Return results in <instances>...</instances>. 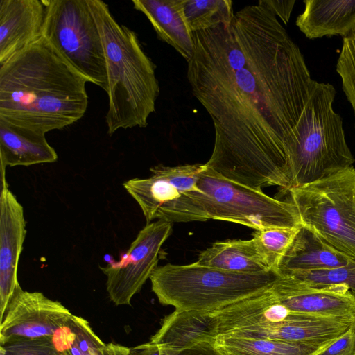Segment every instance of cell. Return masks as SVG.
I'll list each match as a JSON object with an SVG mask.
<instances>
[{
  "instance_id": "cell-34",
  "label": "cell",
  "mask_w": 355,
  "mask_h": 355,
  "mask_svg": "<svg viewBox=\"0 0 355 355\" xmlns=\"http://www.w3.org/2000/svg\"><path fill=\"white\" fill-rule=\"evenodd\" d=\"M161 349H162V355H168V352H166V350H165L164 349H162V348H161Z\"/></svg>"
},
{
  "instance_id": "cell-16",
  "label": "cell",
  "mask_w": 355,
  "mask_h": 355,
  "mask_svg": "<svg viewBox=\"0 0 355 355\" xmlns=\"http://www.w3.org/2000/svg\"><path fill=\"white\" fill-rule=\"evenodd\" d=\"M350 257L331 246L302 225L282 257L276 272L279 276L346 266Z\"/></svg>"
},
{
  "instance_id": "cell-6",
  "label": "cell",
  "mask_w": 355,
  "mask_h": 355,
  "mask_svg": "<svg viewBox=\"0 0 355 355\" xmlns=\"http://www.w3.org/2000/svg\"><path fill=\"white\" fill-rule=\"evenodd\" d=\"M301 225L338 250L355 257V168L288 191Z\"/></svg>"
},
{
  "instance_id": "cell-24",
  "label": "cell",
  "mask_w": 355,
  "mask_h": 355,
  "mask_svg": "<svg viewBox=\"0 0 355 355\" xmlns=\"http://www.w3.org/2000/svg\"><path fill=\"white\" fill-rule=\"evenodd\" d=\"M74 333L68 342V355H103L105 344L96 335L89 322L73 315L69 320Z\"/></svg>"
},
{
  "instance_id": "cell-14",
  "label": "cell",
  "mask_w": 355,
  "mask_h": 355,
  "mask_svg": "<svg viewBox=\"0 0 355 355\" xmlns=\"http://www.w3.org/2000/svg\"><path fill=\"white\" fill-rule=\"evenodd\" d=\"M44 0H0V64L42 37Z\"/></svg>"
},
{
  "instance_id": "cell-19",
  "label": "cell",
  "mask_w": 355,
  "mask_h": 355,
  "mask_svg": "<svg viewBox=\"0 0 355 355\" xmlns=\"http://www.w3.org/2000/svg\"><path fill=\"white\" fill-rule=\"evenodd\" d=\"M296 26L309 39L349 36L355 31V0H306Z\"/></svg>"
},
{
  "instance_id": "cell-25",
  "label": "cell",
  "mask_w": 355,
  "mask_h": 355,
  "mask_svg": "<svg viewBox=\"0 0 355 355\" xmlns=\"http://www.w3.org/2000/svg\"><path fill=\"white\" fill-rule=\"evenodd\" d=\"M288 277H293L313 285H345L355 298V257L344 266L329 270L298 272Z\"/></svg>"
},
{
  "instance_id": "cell-8",
  "label": "cell",
  "mask_w": 355,
  "mask_h": 355,
  "mask_svg": "<svg viewBox=\"0 0 355 355\" xmlns=\"http://www.w3.org/2000/svg\"><path fill=\"white\" fill-rule=\"evenodd\" d=\"M205 164L150 168L147 178H133L123 186L139 205L146 224L153 220L171 223L207 220L203 205L205 193L198 186Z\"/></svg>"
},
{
  "instance_id": "cell-26",
  "label": "cell",
  "mask_w": 355,
  "mask_h": 355,
  "mask_svg": "<svg viewBox=\"0 0 355 355\" xmlns=\"http://www.w3.org/2000/svg\"><path fill=\"white\" fill-rule=\"evenodd\" d=\"M336 71L341 79L343 90L355 115V37L343 38L336 63Z\"/></svg>"
},
{
  "instance_id": "cell-18",
  "label": "cell",
  "mask_w": 355,
  "mask_h": 355,
  "mask_svg": "<svg viewBox=\"0 0 355 355\" xmlns=\"http://www.w3.org/2000/svg\"><path fill=\"white\" fill-rule=\"evenodd\" d=\"M185 0H133L135 10L149 20L159 40L188 62L194 52L193 33L185 17Z\"/></svg>"
},
{
  "instance_id": "cell-3",
  "label": "cell",
  "mask_w": 355,
  "mask_h": 355,
  "mask_svg": "<svg viewBox=\"0 0 355 355\" xmlns=\"http://www.w3.org/2000/svg\"><path fill=\"white\" fill-rule=\"evenodd\" d=\"M87 1L106 59L107 134L112 136L121 129L146 128L159 94L156 67L143 49L137 33L119 24L106 3Z\"/></svg>"
},
{
  "instance_id": "cell-29",
  "label": "cell",
  "mask_w": 355,
  "mask_h": 355,
  "mask_svg": "<svg viewBox=\"0 0 355 355\" xmlns=\"http://www.w3.org/2000/svg\"><path fill=\"white\" fill-rule=\"evenodd\" d=\"M259 1L266 6L277 17H279L285 25L288 24L295 3V0H260Z\"/></svg>"
},
{
  "instance_id": "cell-20",
  "label": "cell",
  "mask_w": 355,
  "mask_h": 355,
  "mask_svg": "<svg viewBox=\"0 0 355 355\" xmlns=\"http://www.w3.org/2000/svg\"><path fill=\"white\" fill-rule=\"evenodd\" d=\"M196 262L203 266L238 273L270 271L259 257L252 239L214 242L200 253Z\"/></svg>"
},
{
  "instance_id": "cell-36",
  "label": "cell",
  "mask_w": 355,
  "mask_h": 355,
  "mask_svg": "<svg viewBox=\"0 0 355 355\" xmlns=\"http://www.w3.org/2000/svg\"><path fill=\"white\" fill-rule=\"evenodd\" d=\"M349 36L355 37V31Z\"/></svg>"
},
{
  "instance_id": "cell-27",
  "label": "cell",
  "mask_w": 355,
  "mask_h": 355,
  "mask_svg": "<svg viewBox=\"0 0 355 355\" xmlns=\"http://www.w3.org/2000/svg\"><path fill=\"white\" fill-rule=\"evenodd\" d=\"M1 355H59L51 337L18 339L0 346Z\"/></svg>"
},
{
  "instance_id": "cell-33",
  "label": "cell",
  "mask_w": 355,
  "mask_h": 355,
  "mask_svg": "<svg viewBox=\"0 0 355 355\" xmlns=\"http://www.w3.org/2000/svg\"><path fill=\"white\" fill-rule=\"evenodd\" d=\"M350 329L353 333V337H354V348H353V351H354V354L355 355V315L354 317V319L352 320V322L351 324V326H350Z\"/></svg>"
},
{
  "instance_id": "cell-13",
  "label": "cell",
  "mask_w": 355,
  "mask_h": 355,
  "mask_svg": "<svg viewBox=\"0 0 355 355\" xmlns=\"http://www.w3.org/2000/svg\"><path fill=\"white\" fill-rule=\"evenodd\" d=\"M24 209L8 186L0 196V321L13 296L22 288L18 263L26 237Z\"/></svg>"
},
{
  "instance_id": "cell-4",
  "label": "cell",
  "mask_w": 355,
  "mask_h": 355,
  "mask_svg": "<svg viewBox=\"0 0 355 355\" xmlns=\"http://www.w3.org/2000/svg\"><path fill=\"white\" fill-rule=\"evenodd\" d=\"M334 87L316 81L287 144L291 188L330 176L352 166L343 120L333 107Z\"/></svg>"
},
{
  "instance_id": "cell-31",
  "label": "cell",
  "mask_w": 355,
  "mask_h": 355,
  "mask_svg": "<svg viewBox=\"0 0 355 355\" xmlns=\"http://www.w3.org/2000/svg\"><path fill=\"white\" fill-rule=\"evenodd\" d=\"M129 355H162V349L158 345L150 341L130 348Z\"/></svg>"
},
{
  "instance_id": "cell-17",
  "label": "cell",
  "mask_w": 355,
  "mask_h": 355,
  "mask_svg": "<svg viewBox=\"0 0 355 355\" xmlns=\"http://www.w3.org/2000/svg\"><path fill=\"white\" fill-rule=\"evenodd\" d=\"M217 322L213 312L175 310L163 320L150 342L179 352L206 341H215Z\"/></svg>"
},
{
  "instance_id": "cell-23",
  "label": "cell",
  "mask_w": 355,
  "mask_h": 355,
  "mask_svg": "<svg viewBox=\"0 0 355 355\" xmlns=\"http://www.w3.org/2000/svg\"><path fill=\"white\" fill-rule=\"evenodd\" d=\"M300 226L268 227L254 232L252 240L256 250L269 270L277 271L282 257L292 243Z\"/></svg>"
},
{
  "instance_id": "cell-32",
  "label": "cell",
  "mask_w": 355,
  "mask_h": 355,
  "mask_svg": "<svg viewBox=\"0 0 355 355\" xmlns=\"http://www.w3.org/2000/svg\"><path fill=\"white\" fill-rule=\"evenodd\" d=\"M130 349L123 345L109 343L103 349V355H129Z\"/></svg>"
},
{
  "instance_id": "cell-5",
  "label": "cell",
  "mask_w": 355,
  "mask_h": 355,
  "mask_svg": "<svg viewBox=\"0 0 355 355\" xmlns=\"http://www.w3.org/2000/svg\"><path fill=\"white\" fill-rule=\"evenodd\" d=\"M279 277L273 270L238 273L196 261L157 266L150 280L162 304L179 311L214 312L267 290Z\"/></svg>"
},
{
  "instance_id": "cell-9",
  "label": "cell",
  "mask_w": 355,
  "mask_h": 355,
  "mask_svg": "<svg viewBox=\"0 0 355 355\" xmlns=\"http://www.w3.org/2000/svg\"><path fill=\"white\" fill-rule=\"evenodd\" d=\"M198 186L205 193L203 205L207 220L232 222L256 230L302 225L291 202L277 200L262 189L227 180L205 164Z\"/></svg>"
},
{
  "instance_id": "cell-22",
  "label": "cell",
  "mask_w": 355,
  "mask_h": 355,
  "mask_svg": "<svg viewBox=\"0 0 355 355\" xmlns=\"http://www.w3.org/2000/svg\"><path fill=\"white\" fill-rule=\"evenodd\" d=\"M184 11L193 33L229 24L234 15L230 0H185Z\"/></svg>"
},
{
  "instance_id": "cell-12",
  "label": "cell",
  "mask_w": 355,
  "mask_h": 355,
  "mask_svg": "<svg viewBox=\"0 0 355 355\" xmlns=\"http://www.w3.org/2000/svg\"><path fill=\"white\" fill-rule=\"evenodd\" d=\"M270 289L293 312L342 318L355 315V298L345 285H313L293 277L279 276Z\"/></svg>"
},
{
  "instance_id": "cell-21",
  "label": "cell",
  "mask_w": 355,
  "mask_h": 355,
  "mask_svg": "<svg viewBox=\"0 0 355 355\" xmlns=\"http://www.w3.org/2000/svg\"><path fill=\"white\" fill-rule=\"evenodd\" d=\"M215 345L224 355H315L324 347L266 338L225 336H217Z\"/></svg>"
},
{
  "instance_id": "cell-28",
  "label": "cell",
  "mask_w": 355,
  "mask_h": 355,
  "mask_svg": "<svg viewBox=\"0 0 355 355\" xmlns=\"http://www.w3.org/2000/svg\"><path fill=\"white\" fill-rule=\"evenodd\" d=\"M354 337L350 327L315 355H354Z\"/></svg>"
},
{
  "instance_id": "cell-35",
  "label": "cell",
  "mask_w": 355,
  "mask_h": 355,
  "mask_svg": "<svg viewBox=\"0 0 355 355\" xmlns=\"http://www.w3.org/2000/svg\"><path fill=\"white\" fill-rule=\"evenodd\" d=\"M59 355H68V354L65 352H59Z\"/></svg>"
},
{
  "instance_id": "cell-15",
  "label": "cell",
  "mask_w": 355,
  "mask_h": 355,
  "mask_svg": "<svg viewBox=\"0 0 355 355\" xmlns=\"http://www.w3.org/2000/svg\"><path fill=\"white\" fill-rule=\"evenodd\" d=\"M45 135L0 119L1 187L8 186L5 175L7 166H28L58 160V154Z\"/></svg>"
},
{
  "instance_id": "cell-1",
  "label": "cell",
  "mask_w": 355,
  "mask_h": 355,
  "mask_svg": "<svg viewBox=\"0 0 355 355\" xmlns=\"http://www.w3.org/2000/svg\"><path fill=\"white\" fill-rule=\"evenodd\" d=\"M193 38L187 79L215 132L205 166L251 188L288 192L287 144L316 83L300 48L259 1Z\"/></svg>"
},
{
  "instance_id": "cell-7",
  "label": "cell",
  "mask_w": 355,
  "mask_h": 355,
  "mask_svg": "<svg viewBox=\"0 0 355 355\" xmlns=\"http://www.w3.org/2000/svg\"><path fill=\"white\" fill-rule=\"evenodd\" d=\"M42 36L88 82L107 91L105 51L87 0H44Z\"/></svg>"
},
{
  "instance_id": "cell-30",
  "label": "cell",
  "mask_w": 355,
  "mask_h": 355,
  "mask_svg": "<svg viewBox=\"0 0 355 355\" xmlns=\"http://www.w3.org/2000/svg\"><path fill=\"white\" fill-rule=\"evenodd\" d=\"M166 352L168 355H224L216 347L215 341L202 342L179 352Z\"/></svg>"
},
{
  "instance_id": "cell-2",
  "label": "cell",
  "mask_w": 355,
  "mask_h": 355,
  "mask_svg": "<svg viewBox=\"0 0 355 355\" xmlns=\"http://www.w3.org/2000/svg\"><path fill=\"white\" fill-rule=\"evenodd\" d=\"M88 81L42 36L0 64V119L44 134L79 121Z\"/></svg>"
},
{
  "instance_id": "cell-11",
  "label": "cell",
  "mask_w": 355,
  "mask_h": 355,
  "mask_svg": "<svg viewBox=\"0 0 355 355\" xmlns=\"http://www.w3.org/2000/svg\"><path fill=\"white\" fill-rule=\"evenodd\" d=\"M73 314L40 292L18 291L0 321V345L18 339L51 337Z\"/></svg>"
},
{
  "instance_id": "cell-10",
  "label": "cell",
  "mask_w": 355,
  "mask_h": 355,
  "mask_svg": "<svg viewBox=\"0 0 355 355\" xmlns=\"http://www.w3.org/2000/svg\"><path fill=\"white\" fill-rule=\"evenodd\" d=\"M172 232V223L157 220L146 224L129 249L116 263L100 266L106 275V289L116 305H130L155 268L162 245Z\"/></svg>"
}]
</instances>
